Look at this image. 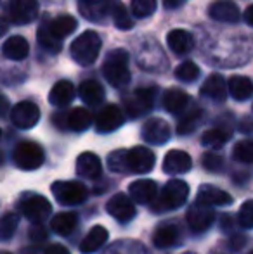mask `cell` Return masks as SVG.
I'll return each instance as SVG.
<instances>
[{"mask_svg": "<svg viewBox=\"0 0 253 254\" xmlns=\"http://www.w3.org/2000/svg\"><path fill=\"white\" fill-rule=\"evenodd\" d=\"M155 152L148 147H137L132 149H118L113 151L108 157L109 170L115 173H137L144 175L155 168Z\"/></svg>", "mask_w": 253, "mask_h": 254, "instance_id": "1", "label": "cell"}, {"mask_svg": "<svg viewBox=\"0 0 253 254\" xmlns=\"http://www.w3.org/2000/svg\"><path fill=\"white\" fill-rule=\"evenodd\" d=\"M102 74L109 85L122 88L130 83V67H128V52L123 49H115L108 54L102 64Z\"/></svg>", "mask_w": 253, "mask_h": 254, "instance_id": "2", "label": "cell"}, {"mask_svg": "<svg viewBox=\"0 0 253 254\" xmlns=\"http://www.w3.org/2000/svg\"><path fill=\"white\" fill-rule=\"evenodd\" d=\"M189 197V185L184 180L173 178L167 182L163 190L158 194V197L153 202V209L162 213V211H173L180 207Z\"/></svg>", "mask_w": 253, "mask_h": 254, "instance_id": "3", "label": "cell"}, {"mask_svg": "<svg viewBox=\"0 0 253 254\" xmlns=\"http://www.w3.org/2000/svg\"><path fill=\"white\" fill-rule=\"evenodd\" d=\"M101 37L95 31H84L80 37H77L73 40L70 47L71 57L75 59V63H78L80 66H90L95 63V59L99 57L101 52Z\"/></svg>", "mask_w": 253, "mask_h": 254, "instance_id": "4", "label": "cell"}, {"mask_svg": "<svg viewBox=\"0 0 253 254\" xmlns=\"http://www.w3.org/2000/svg\"><path fill=\"white\" fill-rule=\"evenodd\" d=\"M21 214L31 223H44L49 216L52 214V206L44 195L33 194V192H26L19 197L17 202Z\"/></svg>", "mask_w": 253, "mask_h": 254, "instance_id": "5", "label": "cell"}, {"mask_svg": "<svg viewBox=\"0 0 253 254\" xmlns=\"http://www.w3.org/2000/svg\"><path fill=\"white\" fill-rule=\"evenodd\" d=\"M12 161L19 170L23 171H33L44 164L45 152L37 142L24 140L14 147L12 151Z\"/></svg>", "mask_w": 253, "mask_h": 254, "instance_id": "6", "label": "cell"}, {"mask_svg": "<svg viewBox=\"0 0 253 254\" xmlns=\"http://www.w3.org/2000/svg\"><path fill=\"white\" fill-rule=\"evenodd\" d=\"M52 195L63 206H75L87 201L88 189L82 182L77 180H59L54 182L51 187Z\"/></svg>", "mask_w": 253, "mask_h": 254, "instance_id": "7", "label": "cell"}, {"mask_svg": "<svg viewBox=\"0 0 253 254\" xmlns=\"http://www.w3.org/2000/svg\"><path fill=\"white\" fill-rule=\"evenodd\" d=\"M156 88L155 87H142L134 90V94L125 99V111L130 118H137L146 114L155 106Z\"/></svg>", "mask_w": 253, "mask_h": 254, "instance_id": "8", "label": "cell"}, {"mask_svg": "<svg viewBox=\"0 0 253 254\" xmlns=\"http://www.w3.org/2000/svg\"><path fill=\"white\" fill-rule=\"evenodd\" d=\"M10 120H12L14 127L21 128V130H30L40 121V109L31 101L17 102L10 109Z\"/></svg>", "mask_w": 253, "mask_h": 254, "instance_id": "9", "label": "cell"}, {"mask_svg": "<svg viewBox=\"0 0 253 254\" xmlns=\"http://www.w3.org/2000/svg\"><path fill=\"white\" fill-rule=\"evenodd\" d=\"M213 220H215V213L208 204L196 201L187 209V225L191 227L192 232H205L206 228L212 227Z\"/></svg>", "mask_w": 253, "mask_h": 254, "instance_id": "10", "label": "cell"}, {"mask_svg": "<svg viewBox=\"0 0 253 254\" xmlns=\"http://www.w3.org/2000/svg\"><path fill=\"white\" fill-rule=\"evenodd\" d=\"M106 211L115 218L120 223H128V221L134 220L135 213V204L134 201H130V197L125 194H115L106 204Z\"/></svg>", "mask_w": 253, "mask_h": 254, "instance_id": "11", "label": "cell"}, {"mask_svg": "<svg viewBox=\"0 0 253 254\" xmlns=\"http://www.w3.org/2000/svg\"><path fill=\"white\" fill-rule=\"evenodd\" d=\"M170 127L165 120L162 118H151L148 120L144 125H142V130H141V135L148 144H153V145H162L165 142H169L170 138Z\"/></svg>", "mask_w": 253, "mask_h": 254, "instance_id": "12", "label": "cell"}, {"mask_svg": "<svg viewBox=\"0 0 253 254\" xmlns=\"http://www.w3.org/2000/svg\"><path fill=\"white\" fill-rule=\"evenodd\" d=\"M38 16L37 0H10L9 17L14 24H28Z\"/></svg>", "mask_w": 253, "mask_h": 254, "instance_id": "13", "label": "cell"}, {"mask_svg": "<svg viewBox=\"0 0 253 254\" xmlns=\"http://www.w3.org/2000/svg\"><path fill=\"white\" fill-rule=\"evenodd\" d=\"M128 192H130V197L134 202L148 206V204L155 202V199L158 197V185H156L155 180L141 178V180H135L128 185Z\"/></svg>", "mask_w": 253, "mask_h": 254, "instance_id": "14", "label": "cell"}, {"mask_svg": "<svg viewBox=\"0 0 253 254\" xmlns=\"http://www.w3.org/2000/svg\"><path fill=\"white\" fill-rule=\"evenodd\" d=\"M123 125V111L115 104H109L95 118V130L99 133H109V131L118 130Z\"/></svg>", "mask_w": 253, "mask_h": 254, "instance_id": "15", "label": "cell"}, {"mask_svg": "<svg viewBox=\"0 0 253 254\" xmlns=\"http://www.w3.org/2000/svg\"><path fill=\"white\" fill-rule=\"evenodd\" d=\"M192 168V159L187 152L179 151V149H173L169 151L163 159V171L167 175H182L187 173Z\"/></svg>", "mask_w": 253, "mask_h": 254, "instance_id": "16", "label": "cell"}, {"mask_svg": "<svg viewBox=\"0 0 253 254\" xmlns=\"http://www.w3.org/2000/svg\"><path fill=\"white\" fill-rule=\"evenodd\" d=\"M208 14L212 19L220 23H238L241 17V12L238 5L231 0H217L210 5Z\"/></svg>", "mask_w": 253, "mask_h": 254, "instance_id": "17", "label": "cell"}, {"mask_svg": "<svg viewBox=\"0 0 253 254\" xmlns=\"http://www.w3.org/2000/svg\"><path fill=\"white\" fill-rule=\"evenodd\" d=\"M102 173V164L99 156L94 152H82L77 159V175L82 178H88V180H95Z\"/></svg>", "mask_w": 253, "mask_h": 254, "instance_id": "18", "label": "cell"}, {"mask_svg": "<svg viewBox=\"0 0 253 254\" xmlns=\"http://www.w3.org/2000/svg\"><path fill=\"white\" fill-rule=\"evenodd\" d=\"M196 201L208 204V206H229L233 204V195L213 185H201L196 194Z\"/></svg>", "mask_w": 253, "mask_h": 254, "instance_id": "19", "label": "cell"}, {"mask_svg": "<svg viewBox=\"0 0 253 254\" xmlns=\"http://www.w3.org/2000/svg\"><path fill=\"white\" fill-rule=\"evenodd\" d=\"M78 10L87 21L97 23L109 14V0H77Z\"/></svg>", "mask_w": 253, "mask_h": 254, "instance_id": "20", "label": "cell"}, {"mask_svg": "<svg viewBox=\"0 0 253 254\" xmlns=\"http://www.w3.org/2000/svg\"><path fill=\"white\" fill-rule=\"evenodd\" d=\"M227 92H229V88H227L226 80H224L220 74L213 73V74H210V76L205 80V83L201 85V90H199V94H201L203 97H206V99L222 102L224 99L227 97Z\"/></svg>", "mask_w": 253, "mask_h": 254, "instance_id": "21", "label": "cell"}, {"mask_svg": "<svg viewBox=\"0 0 253 254\" xmlns=\"http://www.w3.org/2000/svg\"><path fill=\"white\" fill-rule=\"evenodd\" d=\"M109 234L102 225H95L88 230V234L82 239L80 242V253L82 254H92L102 248L108 241Z\"/></svg>", "mask_w": 253, "mask_h": 254, "instance_id": "22", "label": "cell"}, {"mask_svg": "<svg viewBox=\"0 0 253 254\" xmlns=\"http://www.w3.org/2000/svg\"><path fill=\"white\" fill-rule=\"evenodd\" d=\"M179 241V227L173 223H163L153 234V244L158 249L172 248Z\"/></svg>", "mask_w": 253, "mask_h": 254, "instance_id": "23", "label": "cell"}, {"mask_svg": "<svg viewBox=\"0 0 253 254\" xmlns=\"http://www.w3.org/2000/svg\"><path fill=\"white\" fill-rule=\"evenodd\" d=\"M167 44H169L170 51L179 54V56L191 52V49L194 47L192 35L186 30H172L167 35Z\"/></svg>", "mask_w": 253, "mask_h": 254, "instance_id": "24", "label": "cell"}, {"mask_svg": "<svg viewBox=\"0 0 253 254\" xmlns=\"http://www.w3.org/2000/svg\"><path fill=\"white\" fill-rule=\"evenodd\" d=\"M75 99V87L71 81L61 80L52 87L51 94H49V102L56 107H66L68 104Z\"/></svg>", "mask_w": 253, "mask_h": 254, "instance_id": "25", "label": "cell"}, {"mask_svg": "<svg viewBox=\"0 0 253 254\" xmlns=\"http://www.w3.org/2000/svg\"><path fill=\"white\" fill-rule=\"evenodd\" d=\"M78 94H80V99L87 106H97V104L104 101V88L95 80L82 81L80 88H78Z\"/></svg>", "mask_w": 253, "mask_h": 254, "instance_id": "26", "label": "cell"}, {"mask_svg": "<svg viewBox=\"0 0 253 254\" xmlns=\"http://www.w3.org/2000/svg\"><path fill=\"white\" fill-rule=\"evenodd\" d=\"M30 52V45H28V40L24 37H10L5 40V44L2 45V54L7 57V59L12 61H21L28 56Z\"/></svg>", "mask_w": 253, "mask_h": 254, "instance_id": "27", "label": "cell"}, {"mask_svg": "<svg viewBox=\"0 0 253 254\" xmlns=\"http://www.w3.org/2000/svg\"><path fill=\"white\" fill-rule=\"evenodd\" d=\"M187 104H189V95L179 88H170L163 95V107L172 114L182 113L187 107Z\"/></svg>", "mask_w": 253, "mask_h": 254, "instance_id": "28", "label": "cell"}, {"mask_svg": "<svg viewBox=\"0 0 253 254\" xmlns=\"http://www.w3.org/2000/svg\"><path fill=\"white\" fill-rule=\"evenodd\" d=\"M227 88L234 101H247L253 95V81L247 76H233L227 83Z\"/></svg>", "mask_w": 253, "mask_h": 254, "instance_id": "29", "label": "cell"}, {"mask_svg": "<svg viewBox=\"0 0 253 254\" xmlns=\"http://www.w3.org/2000/svg\"><path fill=\"white\" fill-rule=\"evenodd\" d=\"M77 225H78V216L75 213H58L51 220L52 230L59 235H64V237L70 235L77 228Z\"/></svg>", "mask_w": 253, "mask_h": 254, "instance_id": "30", "label": "cell"}, {"mask_svg": "<svg viewBox=\"0 0 253 254\" xmlns=\"http://www.w3.org/2000/svg\"><path fill=\"white\" fill-rule=\"evenodd\" d=\"M109 14L113 16L115 26L120 30H130L134 26V21H132L127 7L120 0H109Z\"/></svg>", "mask_w": 253, "mask_h": 254, "instance_id": "31", "label": "cell"}, {"mask_svg": "<svg viewBox=\"0 0 253 254\" xmlns=\"http://www.w3.org/2000/svg\"><path fill=\"white\" fill-rule=\"evenodd\" d=\"M92 125V114L85 107H75L68 114V128L73 131H85Z\"/></svg>", "mask_w": 253, "mask_h": 254, "instance_id": "32", "label": "cell"}, {"mask_svg": "<svg viewBox=\"0 0 253 254\" xmlns=\"http://www.w3.org/2000/svg\"><path fill=\"white\" fill-rule=\"evenodd\" d=\"M38 44L45 49L47 52H59L63 47L61 40L56 37L51 31V26H49V19H45L44 23L40 24V30H38Z\"/></svg>", "mask_w": 253, "mask_h": 254, "instance_id": "33", "label": "cell"}, {"mask_svg": "<svg viewBox=\"0 0 253 254\" xmlns=\"http://www.w3.org/2000/svg\"><path fill=\"white\" fill-rule=\"evenodd\" d=\"M49 26H51V31L59 38H66L68 35H71L75 30H77V19L71 16H59L56 19L49 21Z\"/></svg>", "mask_w": 253, "mask_h": 254, "instance_id": "34", "label": "cell"}, {"mask_svg": "<svg viewBox=\"0 0 253 254\" xmlns=\"http://www.w3.org/2000/svg\"><path fill=\"white\" fill-rule=\"evenodd\" d=\"M231 138V131L226 128H212L206 130L201 137V144L205 147L210 149H220L222 145H226V142Z\"/></svg>", "mask_w": 253, "mask_h": 254, "instance_id": "35", "label": "cell"}, {"mask_svg": "<svg viewBox=\"0 0 253 254\" xmlns=\"http://www.w3.org/2000/svg\"><path fill=\"white\" fill-rule=\"evenodd\" d=\"M203 116V111L199 107H192L191 111H187L182 118H180L179 125H177V133L179 135H189L196 130V127L199 125Z\"/></svg>", "mask_w": 253, "mask_h": 254, "instance_id": "36", "label": "cell"}, {"mask_svg": "<svg viewBox=\"0 0 253 254\" xmlns=\"http://www.w3.org/2000/svg\"><path fill=\"white\" fill-rule=\"evenodd\" d=\"M17 225H19V216L16 213H10L7 211L2 218H0V241L7 242L14 237L17 230Z\"/></svg>", "mask_w": 253, "mask_h": 254, "instance_id": "37", "label": "cell"}, {"mask_svg": "<svg viewBox=\"0 0 253 254\" xmlns=\"http://www.w3.org/2000/svg\"><path fill=\"white\" fill-rule=\"evenodd\" d=\"M233 156L240 163H253V138L241 140L234 145Z\"/></svg>", "mask_w": 253, "mask_h": 254, "instance_id": "38", "label": "cell"}, {"mask_svg": "<svg viewBox=\"0 0 253 254\" xmlns=\"http://www.w3.org/2000/svg\"><path fill=\"white\" fill-rule=\"evenodd\" d=\"M198 76H199V67L196 66L194 63H191V61L182 63L175 69V78H177V80H180V81H186V83L194 81Z\"/></svg>", "mask_w": 253, "mask_h": 254, "instance_id": "39", "label": "cell"}, {"mask_svg": "<svg viewBox=\"0 0 253 254\" xmlns=\"http://www.w3.org/2000/svg\"><path fill=\"white\" fill-rule=\"evenodd\" d=\"M132 10L134 16L148 17L156 10V0H132Z\"/></svg>", "mask_w": 253, "mask_h": 254, "instance_id": "40", "label": "cell"}, {"mask_svg": "<svg viewBox=\"0 0 253 254\" xmlns=\"http://www.w3.org/2000/svg\"><path fill=\"white\" fill-rule=\"evenodd\" d=\"M238 223L243 228H252L253 227V199L243 202V206L240 207L238 213Z\"/></svg>", "mask_w": 253, "mask_h": 254, "instance_id": "41", "label": "cell"}, {"mask_svg": "<svg viewBox=\"0 0 253 254\" xmlns=\"http://www.w3.org/2000/svg\"><path fill=\"white\" fill-rule=\"evenodd\" d=\"M201 163H203V168H205V170L220 171L224 168V157L215 152H206V154H203Z\"/></svg>", "mask_w": 253, "mask_h": 254, "instance_id": "42", "label": "cell"}, {"mask_svg": "<svg viewBox=\"0 0 253 254\" xmlns=\"http://www.w3.org/2000/svg\"><path fill=\"white\" fill-rule=\"evenodd\" d=\"M30 239L33 242H40L47 239V230L42 227V223H33V227L30 228Z\"/></svg>", "mask_w": 253, "mask_h": 254, "instance_id": "43", "label": "cell"}, {"mask_svg": "<svg viewBox=\"0 0 253 254\" xmlns=\"http://www.w3.org/2000/svg\"><path fill=\"white\" fill-rule=\"evenodd\" d=\"M229 242H231V249L238 251V249H241L245 246V242H247V237H245V235H241V234H238V235H233Z\"/></svg>", "mask_w": 253, "mask_h": 254, "instance_id": "44", "label": "cell"}, {"mask_svg": "<svg viewBox=\"0 0 253 254\" xmlns=\"http://www.w3.org/2000/svg\"><path fill=\"white\" fill-rule=\"evenodd\" d=\"M44 254H71V253H70V249L64 248L63 244H52L45 249Z\"/></svg>", "mask_w": 253, "mask_h": 254, "instance_id": "45", "label": "cell"}, {"mask_svg": "<svg viewBox=\"0 0 253 254\" xmlns=\"http://www.w3.org/2000/svg\"><path fill=\"white\" fill-rule=\"evenodd\" d=\"M7 113H10V106H9V101H7L5 95L0 94V118L5 116Z\"/></svg>", "mask_w": 253, "mask_h": 254, "instance_id": "46", "label": "cell"}, {"mask_svg": "<svg viewBox=\"0 0 253 254\" xmlns=\"http://www.w3.org/2000/svg\"><path fill=\"white\" fill-rule=\"evenodd\" d=\"M186 2L187 0H163V5H165L167 9H179V7H182Z\"/></svg>", "mask_w": 253, "mask_h": 254, "instance_id": "47", "label": "cell"}, {"mask_svg": "<svg viewBox=\"0 0 253 254\" xmlns=\"http://www.w3.org/2000/svg\"><path fill=\"white\" fill-rule=\"evenodd\" d=\"M241 130L247 131V133H250V131H253V120H250V118H247V120H243V123H241Z\"/></svg>", "mask_w": 253, "mask_h": 254, "instance_id": "48", "label": "cell"}, {"mask_svg": "<svg viewBox=\"0 0 253 254\" xmlns=\"http://www.w3.org/2000/svg\"><path fill=\"white\" fill-rule=\"evenodd\" d=\"M243 16H245V21H247V23L250 24V26H253V3H252L250 7H248L247 10H245Z\"/></svg>", "mask_w": 253, "mask_h": 254, "instance_id": "49", "label": "cell"}, {"mask_svg": "<svg viewBox=\"0 0 253 254\" xmlns=\"http://www.w3.org/2000/svg\"><path fill=\"white\" fill-rule=\"evenodd\" d=\"M7 28H9V24H7V21L3 19L2 16H0V37H2L3 33L7 31Z\"/></svg>", "mask_w": 253, "mask_h": 254, "instance_id": "50", "label": "cell"}, {"mask_svg": "<svg viewBox=\"0 0 253 254\" xmlns=\"http://www.w3.org/2000/svg\"><path fill=\"white\" fill-rule=\"evenodd\" d=\"M0 254H12V253H9V251H0Z\"/></svg>", "mask_w": 253, "mask_h": 254, "instance_id": "51", "label": "cell"}, {"mask_svg": "<svg viewBox=\"0 0 253 254\" xmlns=\"http://www.w3.org/2000/svg\"><path fill=\"white\" fill-rule=\"evenodd\" d=\"M182 254H196V253H192V251H187V253H182Z\"/></svg>", "mask_w": 253, "mask_h": 254, "instance_id": "52", "label": "cell"}, {"mask_svg": "<svg viewBox=\"0 0 253 254\" xmlns=\"http://www.w3.org/2000/svg\"><path fill=\"white\" fill-rule=\"evenodd\" d=\"M2 159H3V157H2V154H0V164H2Z\"/></svg>", "mask_w": 253, "mask_h": 254, "instance_id": "53", "label": "cell"}, {"mask_svg": "<svg viewBox=\"0 0 253 254\" xmlns=\"http://www.w3.org/2000/svg\"><path fill=\"white\" fill-rule=\"evenodd\" d=\"M0 137H2V130H0Z\"/></svg>", "mask_w": 253, "mask_h": 254, "instance_id": "54", "label": "cell"}, {"mask_svg": "<svg viewBox=\"0 0 253 254\" xmlns=\"http://www.w3.org/2000/svg\"><path fill=\"white\" fill-rule=\"evenodd\" d=\"M248 254H253V251H250V253H248Z\"/></svg>", "mask_w": 253, "mask_h": 254, "instance_id": "55", "label": "cell"}]
</instances>
